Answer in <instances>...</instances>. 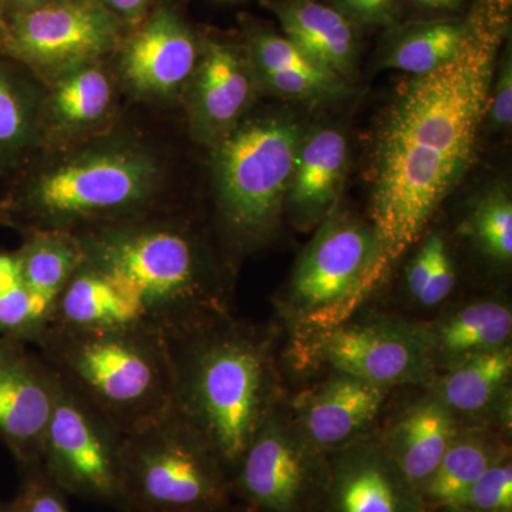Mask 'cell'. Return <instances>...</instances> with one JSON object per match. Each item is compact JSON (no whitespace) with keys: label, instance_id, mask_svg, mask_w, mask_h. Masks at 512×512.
<instances>
[{"label":"cell","instance_id":"cell-1","mask_svg":"<svg viewBox=\"0 0 512 512\" xmlns=\"http://www.w3.org/2000/svg\"><path fill=\"white\" fill-rule=\"evenodd\" d=\"M457 52L397 87L377 130L370 227L375 252L362 301L379 291L464 177L487 117L511 0H473Z\"/></svg>","mask_w":512,"mask_h":512},{"label":"cell","instance_id":"cell-2","mask_svg":"<svg viewBox=\"0 0 512 512\" xmlns=\"http://www.w3.org/2000/svg\"><path fill=\"white\" fill-rule=\"evenodd\" d=\"M76 235L83 262L57 299L49 325L168 339L232 312L234 266L207 229L177 208Z\"/></svg>","mask_w":512,"mask_h":512},{"label":"cell","instance_id":"cell-3","mask_svg":"<svg viewBox=\"0 0 512 512\" xmlns=\"http://www.w3.org/2000/svg\"><path fill=\"white\" fill-rule=\"evenodd\" d=\"M171 170L163 147L116 121L83 140L40 148L9 174L0 225L77 234L173 210Z\"/></svg>","mask_w":512,"mask_h":512},{"label":"cell","instance_id":"cell-4","mask_svg":"<svg viewBox=\"0 0 512 512\" xmlns=\"http://www.w3.org/2000/svg\"><path fill=\"white\" fill-rule=\"evenodd\" d=\"M282 330L232 312L165 339L171 409L214 451L229 481L266 417L288 396Z\"/></svg>","mask_w":512,"mask_h":512},{"label":"cell","instance_id":"cell-5","mask_svg":"<svg viewBox=\"0 0 512 512\" xmlns=\"http://www.w3.org/2000/svg\"><path fill=\"white\" fill-rule=\"evenodd\" d=\"M33 346L64 383L123 434L170 409L173 373L161 336L49 325Z\"/></svg>","mask_w":512,"mask_h":512},{"label":"cell","instance_id":"cell-6","mask_svg":"<svg viewBox=\"0 0 512 512\" xmlns=\"http://www.w3.org/2000/svg\"><path fill=\"white\" fill-rule=\"evenodd\" d=\"M305 133L289 114H248L210 147L218 241L232 265L275 238Z\"/></svg>","mask_w":512,"mask_h":512},{"label":"cell","instance_id":"cell-7","mask_svg":"<svg viewBox=\"0 0 512 512\" xmlns=\"http://www.w3.org/2000/svg\"><path fill=\"white\" fill-rule=\"evenodd\" d=\"M120 464L128 512H200L234 500L214 451L171 406L123 434Z\"/></svg>","mask_w":512,"mask_h":512},{"label":"cell","instance_id":"cell-8","mask_svg":"<svg viewBox=\"0 0 512 512\" xmlns=\"http://www.w3.org/2000/svg\"><path fill=\"white\" fill-rule=\"evenodd\" d=\"M281 362L308 379L340 372L390 390L430 386L436 376L414 319L362 309L329 328L286 338Z\"/></svg>","mask_w":512,"mask_h":512},{"label":"cell","instance_id":"cell-9","mask_svg":"<svg viewBox=\"0 0 512 512\" xmlns=\"http://www.w3.org/2000/svg\"><path fill=\"white\" fill-rule=\"evenodd\" d=\"M373 252L369 222L336 208L330 212L276 293L275 311L286 338L329 328L362 309Z\"/></svg>","mask_w":512,"mask_h":512},{"label":"cell","instance_id":"cell-10","mask_svg":"<svg viewBox=\"0 0 512 512\" xmlns=\"http://www.w3.org/2000/svg\"><path fill=\"white\" fill-rule=\"evenodd\" d=\"M126 22L103 0L47 2L10 13L0 33V56L26 67L43 84L83 64L116 55Z\"/></svg>","mask_w":512,"mask_h":512},{"label":"cell","instance_id":"cell-11","mask_svg":"<svg viewBox=\"0 0 512 512\" xmlns=\"http://www.w3.org/2000/svg\"><path fill=\"white\" fill-rule=\"evenodd\" d=\"M288 396L266 417L231 478L234 500L255 512H315L329 480V454L306 439Z\"/></svg>","mask_w":512,"mask_h":512},{"label":"cell","instance_id":"cell-12","mask_svg":"<svg viewBox=\"0 0 512 512\" xmlns=\"http://www.w3.org/2000/svg\"><path fill=\"white\" fill-rule=\"evenodd\" d=\"M121 444L123 433L59 377L42 464L64 493L128 512L121 487Z\"/></svg>","mask_w":512,"mask_h":512},{"label":"cell","instance_id":"cell-13","mask_svg":"<svg viewBox=\"0 0 512 512\" xmlns=\"http://www.w3.org/2000/svg\"><path fill=\"white\" fill-rule=\"evenodd\" d=\"M201 42L171 3L160 2L116 52L120 89L138 103L183 101L200 59Z\"/></svg>","mask_w":512,"mask_h":512},{"label":"cell","instance_id":"cell-14","mask_svg":"<svg viewBox=\"0 0 512 512\" xmlns=\"http://www.w3.org/2000/svg\"><path fill=\"white\" fill-rule=\"evenodd\" d=\"M23 340L0 335V441L16 466L42 463L59 376Z\"/></svg>","mask_w":512,"mask_h":512},{"label":"cell","instance_id":"cell-15","mask_svg":"<svg viewBox=\"0 0 512 512\" xmlns=\"http://www.w3.org/2000/svg\"><path fill=\"white\" fill-rule=\"evenodd\" d=\"M394 392L346 373L323 372L286 400L306 439L330 454L369 436Z\"/></svg>","mask_w":512,"mask_h":512},{"label":"cell","instance_id":"cell-16","mask_svg":"<svg viewBox=\"0 0 512 512\" xmlns=\"http://www.w3.org/2000/svg\"><path fill=\"white\" fill-rule=\"evenodd\" d=\"M258 92L244 47L202 40L200 59L183 96L192 138L214 146L248 116Z\"/></svg>","mask_w":512,"mask_h":512},{"label":"cell","instance_id":"cell-17","mask_svg":"<svg viewBox=\"0 0 512 512\" xmlns=\"http://www.w3.org/2000/svg\"><path fill=\"white\" fill-rule=\"evenodd\" d=\"M419 488L372 433L329 454V480L315 512H424Z\"/></svg>","mask_w":512,"mask_h":512},{"label":"cell","instance_id":"cell-18","mask_svg":"<svg viewBox=\"0 0 512 512\" xmlns=\"http://www.w3.org/2000/svg\"><path fill=\"white\" fill-rule=\"evenodd\" d=\"M43 86L40 148L83 140L117 121V92L121 89L106 60L83 64Z\"/></svg>","mask_w":512,"mask_h":512},{"label":"cell","instance_id":"cell-19","mask_svg":"<svg viewBox=\"0 0 512 512\" xmlns=\"http://www.w3.org/2000/svg\"><path fill=\"white\" fill-rule=\"evenodd\" d=\"M414 390L392 412L384 407L372 436L419 488L439 466L460 424L429 386Z\"/></svg>","mask_w":512,"mask_h":512},{"label":"cell","instance_id":"cell-20","mask_svg":"<svg viewBox=\"0 0 512 512\" xmlns=\"http://www.w3.org/2000/svg\"><path fill=\"white\" fill-rule=\"evenodd\" d=\"M414 322L434 375L511 345L512 309L500 298L468 299Z\"/></svg>","mask_w":512,"mask_h":512},{"label":"cell","instance_id":"cell-21","mask_svg":"<svg viewBox=\"0 0 512 512\" xmlns=\"http://www.w3.org/2000/svg\"><path fill=\"white\" fill-rule=\"evenodd\" d=\"M512 348L481 353L434 376L430 389L460 426H480L510 436Z\"/></svg>","mask_w":512,"mask_h":512},{"label":"cell","instance_id":"cell-22","mask_svg":"<svg viewBox=\"0 0 512 512\" xmlns=\"http://www.w3.org/2000/svg\"><path fill=\"white\" fill-rule=\"evenodd\" d=\"M349 144L338 128L306 131L293 165L285 212L302 231L316 228L335 210L348 168Z\"/></svg>","mask_w":512,"mask_h":512},{"label":"cell","instance_id":"cell-23","mask_svg":"<svg viewBox=\"0 0 512 512\" xmlns=\"http://www.w3.org/2000/svg\"><path fill=\"white\" fill-rule=\"evenodd\" d=\"M244 49L259 90L264 92L315 103L348 90V82L313 62L288 37L262 26H249Z\"/></svg>","mask_w":512,"mask_h":512},{"label":"cell","instance_id":"cell-24","mask_svg":"<svg viewBox=\"0 0 512 512\" xmlns=\"http://www.w3.org/2000/svg\"><path fill=\"white\" fill-rule=\"evenodd\" d=\"M284 36L323 69L348 82L356 72V28L318 0H266Z\"/></svg>","mask_w":512,"mask_h":512},{"label":"cell","instance_id":"cell-25","mask_svg":"<svg viewBox=\"0 0 512 512\" xmlns=\"http://www.w3.org/2000/svg\"><path fill=\"white\" fill-rule=\"evenodd\" d=\"M45 86L0 56V173L8 177L42 147Z\"/></svg>","mask_w":512,"mask_h":512},{"label":"cell","instance_id":"cell-26","mask_svg":"<svg viewBox=\"0 0 512 512\" xmlns=\"http://www.w3.org/2000/svg\"><path fill=\"white\" fill-rule=\"evenodd\" d=\"M510 436L488 427L460 426L439 466L419 491L426 507L451 505L488 467L510 456Z\"/></svg>","mask_w":512,"mask_h":512},{"label":"cell","instance_id":"cell-27","mask_svg":"<svg viewBox=\"0 0 512 512\" xmlns=\"http://www.w3.org/2000/svg\"><path fill=\"white\" fill-rule=\"evenodd\" d=\"M16 249L20 272L37 308L52 319L57 299L83 262L80 239L72 232H23Z\"/></svg>","mask_w":512,"mask_h":512},{"label":"cell","instance_id":"cell-28","mask_svg":"<svg viewBox=\"0 0 512 512\" xmlns=\"http://www.w3.org/2000/svg\"><path fill=\"white\" fill-rule=\"evenodd\" d=\"M380 52L382 69L420 76L448 62L460 47L466 19H434L392 26Z\"/></svg>","mask_w":512,"mask_h":512},{"label":"cell","instance_id":"cell-29","mask_svg":"<svg viewBox=\"0 0 512 512\" xmlns=\"http://www.w3.org/2000/svg\"><path fill=\"white\" fill-rule=\"evenodd\" d=\"M480 255L497 268L512 262V201L510 190L497 185L484 194L461 225Z\"/></svg>","mask_w":512,"mask_h":512},{"label":"cell","instance_id":"cell-30","mask_svg":"<svg viewBox=\"0 0 512 512\" xmlns=\"http://www.w3.org/2000/svg\"><path fill=\"white\" fill-rule=\"evenodd\" d=\"M47 325L23 281L15 251L0 252V335L33 346Z\"/></svg>","mask_w":512,"mask_h":512},{"label":"cell","instance_id":"cell-31","mask_svg":"<svg viewBox=\"0 0 512 512\" xmlns=\"http://www.w3.org/2000/svg\"><path fill=\"white\" fill-rule=\"evenodd\" d=\"M451 505L470 512H512V454L488 467Z\"/></svg>","mask_w":512,"mask_h":512},{"label":"cell","instance_id":"cell-32","mask_svg":"<svg viewBox=\"0 0 512 512\" xmlns=\"http://www.w3.org/2000/svg\"><path fill=\"white\" fill-rule=\"evenodd\" d=\"M19 487L12 500L15 512H72L67 495L42 463L19 466Z\"/></svg>","mask_w":512,"mask_h":512},{"label":"cell","instance_id":"cell-33","mask_svg":"<svg viewBox=\"0 0 512 512\" xmlns=\"http://www.w3.org/2000/svg\"><path fill=\"white\" fill-rule=\"evenodd\" d=\"M402 0H329L355 28L390 29L399 23Z\"/></svg>","mask_w":512,"mask_h":512},{"label":"cell","instance_id":"cell-34","mask_svg":"<svg viewBox=\"0 0 512 512\" xmlns=\"http://www.w3.org/2000/svg\"><path fill=\"white\" fill-rule=\"evenodd\" d=\"M457 284V269L447 239L441 234L434 254L433 269L426 291L421 296L419 308L437 309L450 299Z\"/></svg>","mask_w":512,"mask_h":512},{"label":"cell","instance_id":"cell-35","mask_svg":"<svg viewBox=\"0 0 512 512\" xmlns=\"http://www.w3.org/2000/svg\"><path fill=\"white\" fill-rule=\"evenodd\" d=\"M500 69L495 72L493 86H491L490 100H488L487 117L491 126L497 130H505L512 123V63L511 50L505 52L498 64Z\"/></svg>","mask_w":512,"mask_h":512},{"label":"cell","instance_id":"cell-36","mask_svg":"<svg viewBox=\"0 0 512 512\" xmlns=\"http://www.w3.org/2000/svg\"><path fill=\"white\" fill-rule=\"evenodd\" d=\"M103 3L124 22L136 25L147 15L150 0H103Z\"/></svg>","mask_w":512,"mask_h":512},{"label":"cell","instance_id":"cell-37","mask_svg":"<svg viewBox=\"0 0 512 512\" xmlns=\"http://www.w3.org/2000/svg\"><path fill=\"white\" fill-rule=\"evenodd\" d=\"M414 8L429 10V12H456L463 6L464 0H402Z\"/></svg>","mask_w":512,"mask_h":512},{"label":"cell","instance_id":"cell-38","mask_svg":"<svg viewBox=\"0 0 512 512\" xmlns=\"http://www.w3.org/2000/svg\"><path fill=\"white\" fill-rule=\"evenodd\" d=\"M2 2L5 15H10V13L36 8V6L42 5L47 0H2Z\"/></svg>","mask_w":512,"mask_h":512},{"label":"cell","instance_id":"cell-39","mask_svg":"<svg viewBox=\"0 0 512 512\" xmlns=\"http://www.w3.org/2000/svg\"><path fill=\"white\" fill-rule=\"evenodd\" d=\"M200 512H255L247 505L239 503L237 500L229 501V503L220 505V507L211 508V510H205Z\"/></svg>","mask_w":512,"mask_h":512},{"label":"cell","instance_id":"cell-40","mask_svg":"<svg viewBox=\"0 0 512 512\" xmlns=\"http://www.w3.org/2000/svg\"><path fill=\"white\" fill-rule=\"evenodd\" d=\"M424 512H470L463 510V508H458L456 505H436V507H426L424 508Z\"/></svg>","mask_w":512,"mask_h":512},{"label":"cell","instance_id":"cell-41","mask_svg":"<svg viewBox=\"0 0 512 512\" xmlns=\"http://www.w3.org/2000/svg\"><path fill=\"white\" fill-rule=\"evenodd\" d=\"M0 512H15L12 501H0Z\"/></svg>","mask_w":512,"mask_h":512},{"label":"cell","instance_id":"cell-42","mask_svg":"<svg viewBox=\"0 0 512 512\" xmlns=\"http://www.w3.org/2000/svg\"><path fill=\"white\" fill-rule=\"evenodd\" d=\"M5 9H3V2L0 0V33H2L3 28H5Z\"/></svg>","mask_w":512,"mask_h":512},{"label":"cell","instance_id":"cell-43","mask_svg":"<svg viewBox=\"0 0 512 512\" xmlns=\"http://www.w3.org/2000/svg\"><path fill=\"white\" fill-rule=\"evenodd\" d=\"M49 2H72V0H49Z\"/></svg>","mask_w":512,"mask_h":512}]
</instances>
